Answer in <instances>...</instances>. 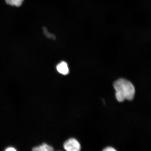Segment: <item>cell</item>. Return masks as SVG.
Returning a JSON list of instances; mask_svg holds the SVG:
<instances>
[{"mask_svg":"<svg viewBox=\"0 0 151 151\" xmlns=\"http://www.w3.org/2000/svg\"><path fill=\"white\" fill-rule=\"evenodd\" d=\"M104 151H116V150H115L114 148H113L112 147H107L106 148H105L103 150Z\"/></svg>","mask_w":151,"mask_h":151,"instance_id":"52a82bcc","label":"cell"},{"mask_svg":"<svg viewBox=\"0 0 151 151\" xmlns=\"http://www.w3.org/2000/svg\"><path fill=\"white\" fill-rule=\"evenodd\" d=\"M24 1V0H5L7 4L17 7L21 6Z\"/></svg>","mask_w":151,"mask_h":151,"instance_id":"5b68a950","label":"cell"},{"mask_svg":"<svg viewBox=\"0 0 151 151\" xmlns=\"http://www.w3.org/2000/svg\"><path fill=\"white\" fill-rule=\"evenodd\" d=\"M43 30L45 35L47 37L52 39H55L56 38V37L53 35L49 33V32L47 31L46 28H43Z\"/></svg>","mask_w":151,"mask_h":151,"instance_id":"8992f818","label":"cell"},{"mask_svg":"<svg viewBox=\"0 0 151 151\" xmlns=\"http://www.w3.org/2000/svg\"><path fill=\"white\" fill-rule=\"evenodd\" d=\"M32 150L34 151H52L54 150V149L52 146L47 145L46 143H44L39 146L34 147Z\"/></svg>","mask_w":151,"mask_h":151,"instance_id":"277c9868","label":"cell"},{"mask_svg":"<svg viewBox=\"0 0 151 151\" xmlns=\"http://www.w3.org/2000/svg\"><path fill=\"white\" fill-rule=\"evenodd\" d=\"M63 147L64 149L68 151H78L81 149L80 143L74 138L70 139L66 141Z\"/></svg>","mask_w":151,"mask_h":151,"instance_id":"7a4b0ae2","label":"cell"},{"mask_svg":"<svg viewBox=\"0 0 151 151\" xmlns=\"http://www.w3.org/2000/svg\"><path fill=\"white\" fill-rule=\"evenodd\" d=\"M113 86L116 90L117 100L120 102L125 99L131 101L135 93L134 86L129 81L124 78H120L115 81Z\"/></svg>","mask_w":151,"mask_h":151,"instance_id":"6da1fadb","label":"cell"},{"mask_svg":"<svg viewBox=\"0 0 151 151\" xmlns=\"http://www.w3.org/2000/svg\"><path fill=\"white\" fill-rule=\"evenodd\" d=\"M5 151H16V150L14 148H13V147H9V148H7L6 150H5Z\"/></svg>","mask_w":151,"mask_h":151,"instance_id":"ba28073f","label":"cell"},{"mask_svg":"<svg viewBox=\"0 0 151 151\" xmlns=\"http://www.w3.org/2000/svg\"><path fill=\"white\" fill-rule=\"evenodd\" d=\"M57 70L63 75H67L69 73V69L67 64L65 62H62L57 65Z\"/></svg>","mask_w":151,"mask_h":151,"instance_id":"3957f363","label":"cell"}]
</instances>
